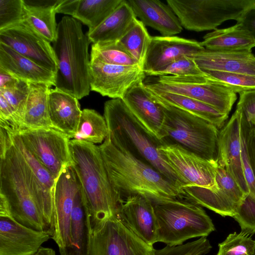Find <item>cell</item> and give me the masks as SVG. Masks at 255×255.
Segmentation results:
<instances>
[{
	"label": "cell",
	"instance_id": "obj_47",
	"mask_svg": "<svg viewBox=\"0 0 255 255\" xmlns=\"http://www.w3.org/2000/svg\"><path fill=\"white\" fill-rule=\"evenodd\" d=\"M237 22L247 29L255 39V3L243 13Z\"/></svg>",
	"mask_w": 255,
	"mask_h": 255
},
{
	"label": "cell",
	"instance_id": "obj_32",
	"mask_svg": "<svg viewBox=\"0 0 255 255\" xmlns=\"http://www.w3.org/2000/svg\"><path fill=\"white\" fill-rule=\"evenodd\" d=\"M5 128L9 132L13 144L22 155L34 174L45 199L54 208L56 180L25 145L17 131Z\"/></svg>",
	"mask_w": 255,
	"mask_h": 255
},
{
	"label": "cell",
	"instance_id": "obj_29",
	"mask_svg": "<svg viewBox=\"0 0 255 255\" xmlns=\"http://www.w3.org/2000/svg\"><path fill=\"white\" fill-rule=\"evenodd\" d=\"M137 19L126 0L97 28L86 33L90 43H107L119 41Z\"/></svg>",
	"mask_w": 255,
	"mask_h": 255
},
{
	"label": "cell",
	"instance_id": "obj_36",
	"mask_svg": "<svg viewBox=\"0 0 255 255\" xmlns=\"http://www.w3.org/2000/svg\"><path fill=\"white\" fill-rule=\"evenodd\" d=\"M90 59L98 60L117 65H138L119 41L93 44L90 53Z\"/></svg>",
	"mask_w": 255,
	"mask_h": 255
},
{
	"label": "cell",
	"instance_id": "obj_44",
	"mask_svg": "<svg viewBox=\"0 0 255 255\" xmlns=\"http://www.w3.org/2000/svg\"><path fill=\"white\" fill-rule=\"evenodd\" d=\"M240 133L241 159L243 172L249 187V194L255 198V178L250 162L245 131L241 124Z\"/></svg>",
	"mask_w": 255,
	"mask_h": 255
},
{
	"label": "cell",
	"instance_id": "obj_42",
	"mask_svg": "<svg viewBox=\"0 0 255 255\" xmlns=\"http://www.w3.org/2000/svg\"><path fill=\"white\" fill-rule=\"evenodd\" d=\"M233 218L238 222L241 232L247 235L255 233V198L247 195L238 206Z\"/></svg>",
	"mask_w": 255,
	"mask_h": 255
},
{
	"label": "cell",
	"instance_id": "obj_39",
	"mask_svg": "<svg viewBox=\"0 0 255 255\" xmlns=\"http://www.w3.org/2000/svg\"><path fill=\"white\" fill-rule=\"evenodd\" d=\"M218 246L217 255H255V240L241 232L230 234Z\"/></svg>",
	"mask_w": 255,
	"mask_h": 255
},
{
	"label": "cell",
	"instance_id": "obj_16",
	"mask_svg": "<svg viewBox=\"0 0 255 255\" xmlns=\"http://www.w3.org/2000/svg\"><path fill=\"white\" fill-rule=\"evenodd\" d=\"M122 99L142 128L153 139L162 144L166 136L164 112L143 81L131 87Z\"/></svg>",
	"mask_w": 255,
	"mask_h": 255
},
{
	"label": "cell",
	"instance_id": "obj_23",
	"mask_svg": "<svg viewBox=\"0 0 255 255\" xmlns=\"http://www.w3.org/2000/svg\"><path fill=\"white\" fill-rule=\"evenodd\" d=\"M190 56L203 71H222L255 76V55L252 51H220L205 48Z\"/></svg>",
	"mask_w": 255,
	"mask_h": 255
},
{
	"label": "cell",
	"instance_id": "obj_48",
	"mask_svg": "<svg viewBox=\"0 0 255 255\" xmlns=\"http://www.w3.org/2000/svg\"><path fill=\"white\" fill-rule=\"evenodd\" d=\"M79 2V0H58L56 4L57 13L73 16Z\"/></svg>",
	"mask_w": 255,
	"mask_h": 255
},
{
	"label": "cell",
	"instance_id": "obj_38",
	"mask_svg": "<svg viewBox=\"0 0 255 255\" xmlns=\"http://www.w3.org/2000/svg\"><path fill=\"white\" fill-rule=\"evenodd\" d=\"M204 72L211 80L236 94L255 90V76L216 71Z\"/></svg>",
	"mask_w": 255,
	"mask_h": 255
},
{
	"label": "cell",
	"instance_id": "obj_26",
	"mask_svg": "<svg viewBox=\"0 0 255 255\" xmlns=\"http://www.w3.org/2000/svg\"><path fill=\"white\" fill-rule=\"evenodd\" d=\"M0 69L13 77L29 83L55 86V74L6 45L0 43Z\"/></svg>",
	"mask_w": 255,
	"mask_h": 255
},
{
	"label": "cell",
	"instance_id": "obj_46",
	"mask_svg": "<svg viewBox=\"0 0 255 255\" xmlns=\"http://www.w3.org/2000/svg\"><path fill=\"white\" fill-rule=\"evenodd\" d=\"M237 108L250 123L255 125V90L240 93Z\"/></svg>",
	"mask_w": 255,
	"mask_h": 255
},
{
	"label": "cell",
	"instance_id": "obj_41",
	"mask_svg": "<svg viewBox=\"0 0 255 255\" xmlns=\"http://www.w3.org/2000/svg\"><path fill=\"white\" fill-rule=\"evenodd\" d=\"M205 72L197 65L190 56H183L164 69L153 73L152 76H200L205 75Z\"/></svg>",
	"mask_w": 255,
	"mask_h": 255
},
{
	"label": "cell",
	"instance_id": "obj_2",
	"mask_svg": "<svg viewBox=\"0 0 255 255\" xmlns=\"http://www.w3.org/2000/svg\"><path fill=\"white\" fill-rule=\"evenodd\" d=\"M99 147L111 183L123 202L137 195L152 202L183 199L180 188L108 136Z\"/></svg>",
	"mask_w": 255,
	"mask_h": 255
},
{
	"label": "cell",
	"instance_id": "obj_27",
	"mask_svg": "<svg viewBox=\"0 0 255 255\" xmlns=\"http://www.w3.org/2000/svg\"><path fill=\"white\" fill-rule=\"evenodd\" d=\"M153 98L158 102L179 108L199 117L222 128L228 115L213 107L191 97L156 89L149 84H145Z\"/></svg>",
	"mask_w": 255,
	"mask_h": 255
},
{
	"label": "cell",
	"instance_id": "obj_15",
	"mask_svg": "<svg viewBox=\"0 0 255 255\" xmlns=\"http://www.w3.org/2000/svg\"><path fill=\"white\" fill-rule=\"evenodd\" d=\"M0 43L56 75L58 66L53 47L24 22L0 30Z\"/></svg>",
	"mask_w": 255,
	"mask_h": 255
},
{
	"label": "cell",
	"instance_id": "obj_25",
	"mask_svg": "<svg viewBox=\"0 0 255 255\" xmlns=\"http://www.w3.org/2000/svg\"><path fill=\"white\" fill-rule=\"evenodd\" d=\"M49 114L53 128L70 139L76 133L82 110L78 99L57 89H50L48 96Z\"/></svg>",
	"mask_w": 255,
	"mask_h": 255
},
{
	"label": "cell",
	"instance_id": "obj_18",
	"mask_svg": "<svg viewBox=\"0 0 255 255\" xmlns=\"http://www.w3.org/2000/svg\"><path fill=\"white\" fill-rule=\"evenodd\" d=\"M205 49L201 42L175 36H151L142 70L145 75L159 71L183 56Z\"/></svg>",
	"mask_w": 255,
	"mask_h": 255
},
{
	"label": "cell",
	"instance_id": "obj_33",
	"mask_svg": "<svg viewBox=\"0 0 255 255\" xmlns=\"http://www.w3.org/2000/svg\"><path fill=\"white\" fill-rule=\"evenodd\" d=\"M123 0H79L72 16L80 21L91 31L99 26Z\"/></svg>",
	"mask_w": 255,
	"mask_h": 255
},
{
	"label": "cell",
	"instance_id": "obj_37",
	"mask_svg": "<svg viewBox=\"0 0 255 255\" xmlns=\"http://www.w3.org/2000/svg\"><path fill=\"white\" fill-rule=\"evenodd\" d=\"M29 84V83L17 79L10 85L0 89V95L6 99L13 112L15 131H18L22 128Z\"/></svg>",
	"mask_w": 255,
	"mask_h": 255
},
{
	"label": "cell",
	"instance_id": "obj_17",
	"mask_svg": "<svg viewBox=\"0 0 255 255\" xmlns=\"http://www.w3.org/2000/svg\"><path fill=\"white\" fill-rule=\"evenodd\" d=\"M80 181L72 165L65 168L56 180L54 194V232L51 238L59 249L67 245L75 195Z\"/></svg>",
	"mask_w": 255,
	"mask_h": 255
},
{
	"label": "cell",
	"instance_id": "obj_34",
	"mask_svg": "<svg viewBox=\"0 0 255 255\" xmlns=\"http://www.w3.org/2000/svg\"><path fill=\"white\" fill-rule=\"evenodd\" d=\"M108 133L104 117L93 109H84L82 110L77 130L73 139L93 144L101 143Z\"/></svg>",
	"mask_w": 255,
	"mask_h": 255
},
{
	"label": "cell",
	"instance_id": "obj_35",
	"mask_svg": "<svg viewBox=\"0 0 255 255\" xmlns=\"http://www.w3.org/2000/svg\"><path fill=\"white\" fill-rule=\"evenodd\" d=\"M150 38L145 26L137 19L119 41L142 68Z\"/></svg>",
	"mask_w": 255,
	"mask_h": 255
},
{
	"label": "cell",
	"instance_id": "obj_19",
	"mask_svg": "<svg viewBox=\"0 0 255 255\" xmlns=\"http://www.w3.org/2000/svg\"><path fill=\"white\" fill-rule=\"evenodd\" d=\"M133 234L148 245L157 242L158 227L152 201L137 195L122 203L117 217Z\"/></svg>",
	"mask_w": 255,
	"mask_h": 255
},
{
	"label": "cell",
	"instance_id": "obj_11",
	"mask_svg": "<svg viewBox=\"0 0 255 255\" xmlns=\"http://www.w3.org/2000/svg\"><path fill=\"white\" fill-rule=\"evenodd\" d=\"M215 181V185L211 188L182 187V197L223 217H233L247 195L226 169L218 164Z\"/></svg>",
	"mask_w": 255,
	"mask_h": 255
},
{
	"label": "cell",
	"instance_id": "obj_50",
	"mask_svg": "<svg viewBox=\"0 0 255 255\" xmlns=\"http://www.w3.org/2000/svg\"><path fill=\"white\" fill-rule=\"evenodd\" d=\"M33 255H56L55 251L49 248L41 247Z\"/></svg>",
	"mask_w": 255,
	"mask_h": 255
},
{
	"label": "cell",
	"instance_id": "obj_1",
	"mask_svg": "<svg viewBox=\"0 0 255 255\" xmlns=\"http://www.w3.org/2000/svg\"><path fill=\"white\" fill-rule=\"evenodd\" d=\"M0 217L36 231L54 232V208L45 199L25 159L0 127Z\"/></svg>",
	"mask_w": 255,
	"mask_h": 255
},
{
	"label": "cell",
	"instance_id": "obj_10",
	"mask_svg": "<svg viewBox=\"0 0 255 255\" xmlns=\"http://www.w3.org/2000/svg\"><path fill=\"white\" fill-rule=\"evenodd\" d=\"M17 132L25 145L56 180L65 168L72 165L70 139L60 131L48 128L23 129Z\"/></svg>",
	"mask_w": 255,
	"mask_h": 255
},
{
	"label": "cell",
	"instance_id": "obj_49",
	"mask_svg": "<svg viewBox=\"0 0 255 255\" xmlns=\"http://www.w3.org/2000/svg\"><path fill=\"white\" fill-rule=\"evenodd\" d=\"M17 80V79L0 69V89L10 85Z\"/></svg>",
	"mask_w": 255,
	"mask_h": 255
},
{
	"label": "cell",
	"instance_id": "obj_31",
	"mask_svg": "<svg viewBox=\"0 0 255 255\" xmlns=\"http://www.w3.org/2000/svg\"><path fill=\"white\" fill-rule=\"evenodd\" d=\"M50 87L44 83H30L20 130L52 128L48 104Z\"/></svg>",
	"mask_w": 255,
	"mask_h": 255
},
{
	"label": "cell",
	"instance_id": "obj_20",
	"mask_svg": "<svg viewBox=\"0 0 255 255\" xmlns=\"http://www.w3.org/2000/svg\"><path fill=\"white\" fill-rule=\"evenodd\" d=\"M241 112L237 108L219 132L218 164L223 166L246 195L249 189L243 172L241 144Z\"/></svg>",
	"mask_w": 255,
	"mask_h": 255
},
{
	"label": "cell",
	"instance_id": "obj_43",
	"mask_svg": "<svg viewBox=\"0 0 255 255\" xmlns=\"http://www.w3.org/2000/svg\"><path fill=\"white\" fill-rule=\"evenodd\" d=\"M23 19V0H0V30L20 23Z\"/></svg>",
	"mask_w": 255,
	"mask_h": 255
},
{
	"label": "cell",
	"instance_id": "obj_40",
	"mask_svg": "<svg viewBox=\"0 0 255 255\" xmlns=\"http://www.w3.org/2000/svg\"><path fill=\"white\" fill-rule=\"evenodd\" d=\"M212 248L206 237H201L195 241L176 246H168L154 249L152 255H205Z\"/></svg>",
	"mask_w": 255,
	"mask_h": 255
},
{
	"label": "cell",
	"instance_id": "obj_21",
	"mask_svg": "<svg viewBox=\"0 0 255 255\" xmlns=\"http://www.w3.org/2000/svg\"><path fill=\"white\" fill-rule=\"evenodd\" d=\"M50 238L46 233L0 217V255H33Z\"/></svg>",
	"mask_w": 255,
	"mask_h": 255
},
{
	"label": "cell",
	"instance_id": "obj_24",
	"mask_svg": "<svg viewBox=\"0 0 255 255\" xmlns=\"http://www.w3.org/2000/svg\"><path fill=\"white\" fill-rule=\"evenodd\" d=\"M126 0L145 26L158 31L162 36H174L182 31L178 17L167 3L159 0Z\"/></svg>",
	"mask_w": 255,
	"mask_h": 255
},
{
	"label": "cell",
	"instance_id": "obj_5",
	"mask_svg": "<svg viewBox=\"0 0 255 255\" xmlns=\"http://www.w3.org/2000/svg\"><path fill=\"white\" fill-rule=\"evenodd\" d=\"M104 111L109 139L126 148L181 188L182 182L157 149L161 144L142 128L122 99L107 101Z\"/></svg>",
	"mask_w": 255,
	"mask_h": 255
},
{
	"label": "cell",
	"instance_id": "obj_13",
	"mask_svg": "<svg viewBox=\"0 0 255 255\" xmlns=\"http://www.w3.org/2000/svg\"><path fill=\"white\" fill-rule=\"evenodd\" d=\"M154 249L117 217L110 218L93 232L91 255H152Z\"/></svg>",
	"mask_w": 255,
	"mask_h": 255
},
{
	"label": "cell",
	"instance_id": "obj_12",
	"mask_svg": "<svg viewBox=\"0 0 255 255\" xmlns=\"http://www.w3.org/2000/svg\"><path fill=\"white\" fill-rule=\"evenodd\" d=\"M157 149L177 175L182 187L211 188L215 185L218 163L204 159L175 144L163 143Z\"/></svg>",
	"mask_w": 255,
	"mask_h": 255
},
{
	"label": "cell",
	"instance_id": "obj_30",
	"mask_svg": "<svg viewBox=\"0 0 255 255\" xmlns=\"http://www.w3.org/2000/svg\"><path fill=\"white\" fill-rule=\"evenodd\" d=\"M201 45L206 49L220 51H252L255 46V39L241 23L232 26L216 29L206 34Z\"/></svg>",
	"mask_w": 255,
	"mask_h": 255
},
{
	"label": "cell",
	"instance_id": "obj_8",
	"mask_svg": "<svg viewBox=\"0 0 255 255\" xmlns=\"http://www.w3.org/2000/svg\"><path fill=\"white\" fill-rule=\"evenodd\" d=\"M182 27L197 32L216 29L223 22L237 21L255 0H167Z\"/></svg>",
	"mask_w": 255,
	"mask_h": 255
},
{
	"label": "cell",
	"instance_id": "obj_22",
	"mask_svg": "<svg viewBox=\"0 0 255 255\" xmlns=\"http://www.w3.org/2000/svg\"><path fill=\"white\" fill-rule=\"evenodd\" d=\"M92 240L90 214L80 183L74 200L69 240L65 248L59 249L60 255H91Z\"/></svg>",
	"mask_w": 255,
	"mask_h": 255
},
{
	"label": "cell",
	"instance_id": "obj_9",
	"mask_svg": "<svg viewBox=\"0 0 255 255\" xmlns=\"http://www.w3.org/2000/svg\"><path fill=\"white\" fill-rule=\"evenodd\" d=\"M149 84L159 90L195 99L227 115L237 98L236 93L206 75L161 76L158 77L156 82Z\"/></svg>",
	"mask_w": 255,
	"mask_h": 255
},
{
	"label": "cell",
	"instance_id": "obj_7",
	"mask_svg": "<svg viewBox=\"0 0 255 255\" xmlns=\"http://www.w3.org/2000/svg\"><path fill=\"white\" fill-rule=\"evenodd\" d=\"M159 103L163 109L165 117L166 136L162 143L178 145L204 159L218 163L219 129L189 112Z\"/></svg>",
	"mask_w": 255,
	"mask_h": 255
},
{
	"label": "cell",
	"instance_id": "obj_14",
	"mask_svg": "<svg viewBox=\"0 0 255 255\" xmlns=\"http://www.w3.org/2000/svg\"><path fill=\"white\" fill-rule=\"evenodd\" d=\"M90 90L112 99H122L127 91L145 74L138 65L121 66L90 59Z\"/></svg>",
	"mask_w": 255,
	"mask_h": 255
},
{
	"label": "cell",
	"instance_id": "obj_28",
	"mask_svg": "<svg viewBox=\"0 0 255 255\" xmlns=\"http://www.w3.org/2000/svg\"><path fill=\"white\" fill-rule=\"evenodd\" d=\"M58 0H23V22L33 31L51 42L57 35L56 8Z\"/></svg>",
	"mask_w": 255,
	"mask_h": 255
},
{
	"label": "cell",
	"instance_id": "obj_4",
	"mask_svg": "<svg viewBox=\"0 0 255 255\" xmlns=\"http://www.w3.org/2000/svg\"><path fill=\"white\" fill-rule=\"evenodd\" d=\"M90 43L79 21L69 16L61 18L52 46L58 66L54 87L78 100L91 90Z\"/></svg>",
	"mask_w": 255,
	"mask_h": 255
},
{
	"label": "cell",
	"instance_id": "obj_3",
	"mask_svg": "<svg viewBox=\"0 0 255 255\" xmlns=\"http://www.w3.org/2000/svg\"><path fill=\"white\" fill-rule=\"evenodd\" d=\"M69 148L93 232L110 218L117 217L123 202L111 183L99 146L72 139Z\"/></svg>",
	"mask_w": 255,
	"mask_h": 255
},
{
	"label": "cell",
	"instance_id": "obj_6",
	"mask_svg": "<svg viewBox=\"0 0 255 255\" xmlns=\"http://www.w3.org/2000/svg\"><path fill=\"white\" fill-rule=\"evenodd\" d=\"M152 203L157 223V242L179 246L190 239L206 237L215 230L210 217L197 204L184 199Z\"/></svg>",
	"mask_w": 255,
	"mask_h": 255
},
{
	"label": "cell",
	"instance_id": "obj_45",
	"mask_svg": "<svg viewBox=\"0 0 255 255\" xmlns=\"http://www.w3.org/2000/svg\"><path fill=\"white\" fill-rule=\"evenodd\" d=\"M241 124L245 131L250 162L255 178V125L250 123L242 112Z\"/></svg>",
	"mask_w": 255,
	"mask_h": 255
}]
</instances>
